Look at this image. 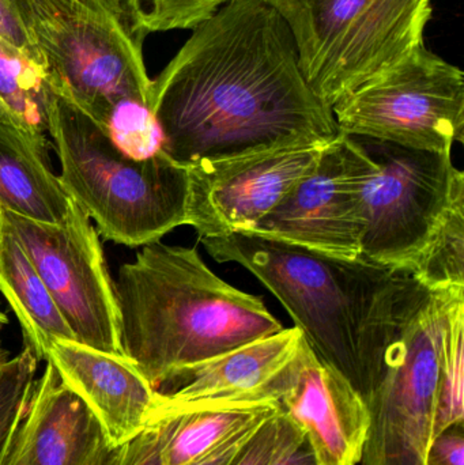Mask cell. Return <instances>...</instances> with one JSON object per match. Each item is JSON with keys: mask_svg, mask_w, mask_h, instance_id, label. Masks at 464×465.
Here are the masks:
<instances>
[{"mask_svg": "<svg viewBox=\"0 0 464 465\" xmlns=\"http://www.w3.org/2000/svg\"><path fill=\"white\" fill-rule=\"evenodd\" d=\"M464 422V297L449 309L441 343L433 437Z\"/></svg>", "mask_w": 464, "mask_h": 465, "instance_id": "obj_22", "label": "cell"}, {"mask_svg": "<svg viewBox=\"0 0 464 465\" xmlns=\"http://www.w3.org/2000/svg\"><path fill=\"white\" fill-rule=\"evenodd\" d=\"M409 272L428 290L464 289V191L455 196Z\"/></svg>", "mask_w": 464, "mask_h": 465, "instance_id": "obj_21", "label": "cell"}, {"mask_svg": "<svg viewBox=\"0 0 464 465\" xmlns=\"http://www.w3.org/2000/svg\"><path fill=\"white\" fill-rule=\"evenodd\" d=\"M166 429V420L150 423L124 444L108 445L93 465H163Z\"/></svg>", "mask_w": 464, "mask_h": 465, "instance_id": "obj_26", "label": "cell"}, {"mask_svg": "<svg viewBox=\"0 0 464 465\" xmlns=\"http://www.w3.org/2000/svg\"><path fill=\"white\" fill-rule=\"evenodd\" d=\"M326 146L285 147L188 168L187 225L199 238L252 231L315 168Z\"/></svg>", "mask_w": 464, "mask_h": 465, "instance_id": "obj_12", "label": "cell"}, {"mask_svg": "<svg viewBox=\"0 0 464 465\" xmlns=\"http://www.w3.org/2000/svg\"><path fill=\"white\" fill-rule=\"evenodd\" d=\"M288 25L299 67L332 108L424 44L432 0H267Z\"/></svg>", "mask_w": 464, "mask_h": 465, "instance_id": "obj_6", "label": "cell"}, {"mask_svg": "<svg viewBox=\"0 0 464 465\" xmlns=\"http://www.w3.org/2000/svg\"><path fill=\"white\" fill-rule=\"evenodd\" d=\"M108 445L94 415L46 362L0 465H93Z\"/></svg>", "mask_w": 464, "mask_h": 465, "instance_id": "obj_16", "label": "cell"}, {"mask_svg": "<svg viewBox=\"0 0 464 465\" xmlns=\"http://www.w3.org/2000/svg\"><path fill=\"white\" fill-rule=\"evenodd\" d=\"M331 109L345 135L451 153L464 136V74L422 44Z\"/></svg>", "mask_w": 464, "mask_h": 465, "instance_id": "obj_9", "label": "cell"}, {"mask_svg": "<svg viewBox=\"0 0 464 465\" xmlns=\"http://www.w3.org/2000/svg\"><path fill=\"white\" fill-rule=\"evenodd\" d=\"M0 38L43 67L40 56L10 0H0Z\"/></svg>", "mask_w": 464, "mask_h": 465, "instance_id": "obj_29", "label": "cell"}, {"mask_svg": "<svg viewBox=\"0 0 464 465\" xmlns=\"http://www.w3.org/2000/svg\"><path fill=\"white\" fill-rule=\"evenodd\" d=\"M48 74L35 60L0 38V112L37 143L49 146Z\"/></svg>", "mask_w": 464, "mask_h": 465, "instance_id": "obj_20", "label": "cell"}, {"mask_svg": "<svg viewBox=\"0 0 464 465\" xmlns=\"http://www.w3.org/2000/svg\"><path fill=\"white\" fill-rule=\"evenodd\" d=\"M3 221L32 262L75 341L123 355L114 282L100 237L71 199L62 223H44L2 210ZM124 357V355H123Z\"/></svg>", "mask_w": 464, "mask_h": 465, "instance_id": "obj_10", "label": "cell"}, {"mask_svg": "<svg viewBox=\"0 0 464 465\" xmlns=\"http://www.w3.org/2000/svg\"><path fill=\"white\" fill-rule=\"evenodd\" d=\"M304 341L299 328L251 341L225 354L187 366L155 387L150 423L201 410L275 406L278 376Z\"/></svg>", "mask_w": 464, "mask_h": 465, "instance_id": "obj_13", "label": "cell"}, {"mask_svg": "<svg viewBox=\"0 0 464 465\" xmlns=\"http://www.w3.org/2000/svg\"><path fill=\"white\" fill-rule=\"evenodd\" d=\"M294 430L296 426L275 412L258 429L232 465H269Z\"/></svg>", "mask_w": 464, "mask_h": 465, "instance_id": "obj_27", "label": "cell"}, {"mask_svg": "<svg viewBox=\"0 0 464 465\" xmlns=\"http://www.w3.org/2000/svg\"><path fill=\"white\" fill-rule=\"evenodd\" d=\"M8 324V317L7 314L3 313L2 311H0V331L3 330V328L5 327V325Z\"/></svg>", "mask_w": 464, "mask_h": 465, "instance_id": "obj_32", "label": "cell"}, {"mask_svg": "<svg viewBox=\"0 0 464 465\" xmlns=\"http://www.w3.org/2000/svg\"><path fill=\"white\" fill-rule=\"evenodd\" d=\"M269 465H321L304 434L296 428Z\"/></svg>", "mask_w": 464, "mask_h": 465, "instance_id": "obj_31", "label": "cell"}, {"mask_svg": "<svg viewBox=\"0 0 464 465\" xmlns=\"http://www.w3.org/2000/svg\"><path fill=\"white\" fill-rule=\"evenodd\" d=\"M270 418V417H269ZM266 420H258V422L252 423V425L247 426V428L240 430L239 433L234 434L231 439L226 440L223 444L220 447L212 450V452L207 455L202 456L198 460L193 461L190 465H232L233 461L239 458L242 450L247 447L248 442L251 441L253 436H255L258 429L266 422Z\"/></svg>", "mask_w": 464, "mask_h": 465, "instance_id": "obj_30", "label": "cell"}, {"mask_svg": "<svg viewBox=\"0 0 464 465\" xmlns=\"http://www.w3.org/2000/svg\"><path fill=\"white\" fill-rule=\"evenodd\" d=\"M349 136L362 158L359 193L364 232L359 259L409 271L464 191L463 172L455 168L451 153Z\"/></svg>", "mask_w": 464, "mask_h": 465, "instance_id": "obj_7", "label": "cell"}, {"mask_svg": "<svg viewBox=\"0 0 464 465\" xmlns=\"http://www.w3.org/2000/svg\"><path fill=\"white\" fill-rule=\"evenodd\" d=\"M5 361H7V355H5V352L3 351L2 347H0V369L5 365Z\"/></svg>", "mask_w": 464, "mask_h": 465, "instance_id": "obj_33", "label": "cell"}, {"mask_svg": "<svg viewBox=\"0 0 464 465\" xmlns=\"http://www.w3.org/2000/svg\"><path fill=\"white\" fill-rule=\"evenodd\" d=\"M48 135L65 193L94 221L104 240L136 248L187 225L190 169L163 150L130 157L105 128L54 90Z\"/></svg>", "mask_w": 464, "mask_h": 465, "instance_id": "obj_4", "label": "cell"}, {"mask_svg": "<svg viewBox=\"0 0 464 465\" xmlns=\"http://www.w3.org/2000/svg\"><path fill=\"white\" fill-rule=\"evenodd\" d=\"M2 223H3L2 209H0V232H2Z\"/></svg>", "mask_w": 464, "mask_h": 465, "instance_id": "obj_34", "label": "cell"}, {"mask_svg": "<svg viewBox=\"0 0 464 465\" xmlns=\"http://www.w3.org/2000/svg\"><path fill=\"white\" fill-rule=\"evenodd\" d=\"M123 355L158 387L169 376L283 330L262 297L215 275L198 249L142 246L114 281Z\"/></svg>", "mask_w": 464, "mask_h": 465, "instance_id": "obj_3", "label": "cell"}, {"mask_svg": "<svg viewBox=\"0 0 464 465\" xmlns=\"http://www.w3.org/2000/svg\"><path fill=\"white\" fill-rule=\"evenodd\" d=\"M220 262L255 275L291 314L321 362L367 401L387 351L427 287L409 271L341 259L250 232L201 237Z\"/></svg>", "mask_w": 464, "mask_h": 465, "instance_id": "obj_2", "label": "cell"}, {"mask_svg": "<svg viewBox=\"0 0 464 465\" xmlns=\"http://www.w3.org/2000/svg\"><path fill=\"white\" fill-rule=\"evenodd\" d=\"M362 158L341 134L315 168L252 231L341 259H359L364 218L360 203Z\"/></svg>", "mask_w": 464, "mask_h": 465, "instance_id": "obj_11", "label": "cell"}, {"mask_svg": "<svg viewBox=\"0 0 464 465\" xmlns=\"http://www.w3.org/2000/svg\"><path fill=\"white\" fill-rule=\"evenodd\" d=\"M464 289H425L387 351L365 401L370 428L362 465H424L433 439L441 343L449 309Z\"/></svg>", "mask_w": 464, "mask_h": 465, "instance_id": "obj_8", "label": "cell"}, {"mask_svg": "<svg viewBox=\"0 0 464 465\" xmlns=\"http://www.w3.org/2000/svg\"><path fill=\"white\" fill-rule=\"evenodd\" d=\"M0 292L18 319L25 346L38 361L46 360L54 341H75L45 284L5 221L0 232Z\"/></svg>", "mask_w": 464, "mask_h": 465, "instance_id": "obj_18", "label": "cell"}, {"mask_svg": "<svg viewBox=\"0 0 464 465\" xmlns=\"http://www.w3.org/2000/svg\"><path fill=\"white\" fill-rule=\"evenodd\" d=\"M193 32L150 92L161 150L174 163L193 168L341 135L267 0H234Z\"/></svg>", "mask_w": 464, "mask_h": 465, "instance_id": "obj_1", "label": "cell"}, {"mask_svg": "<svg viewBox=\"0 0 464 465\" xmlns=\"http://www.w3.org/2000/svg\"><path fill=\"white\" fill-rule=\"evenodd\" d=\"M45 361L92 411L109 444H124L150 425L157 392L127 358L59 339Z\"/></svg>", "mask_w": 464, "mask_h": 465, "instance_id": "obj_15", "label": "cell"}, {"mask_svg": "<svg viewBox=\"0 0 464 465\" xmlns=\"http://www.w3.org/2000/svg\"><path fill=\"white\" fill-rule=\"evenodd\" d=\"M109 135L133 158H146L161 150V134L149 103L124 101L109 119Z\"/></svg>", "mask_w": 464, "mask_h": 465, "instance_id": "obj_25", "label": "cell"}, {"mask_svg": "<svg viewBox=\"0 0 464 465\" xmlns=\"http://www.w3.org/2000/svg\"><path fill=\"white\" fill-rule=\"evenodd\" d=\"M49 82L101 127L124 101L150 104L144 35L123 0H10Z\"/></svg>", "mask_w": 464, "mask_h": 465, "instance_id": "obj_5", "label": "cell"}, {"mask_svg": "<svg viewBox=\"0 0 464 465\" xmlns=\"http://www.w3.org/2000/svg\"><path fill=\"white\" fill-rule=\"evenodd\" d=\"M48 149L0 112V209L38 223H64L71 199L52 172Z\"/></svg>", "mask_w": 464, "mask_h": 465, "instance_id": "obj_17", "label": "cell"}, {"mask_svg": "<svg viewBox=\"0 0 464 465\" xmlns=\"http://www.w3.org/2000/svg\"><path fill=\"white\" fill-rule=\"evenodd\" d=\"M38 360L29 347L0 369V461L35 384Z\"/></svg>", "mask_w": 464, "mask_h": 465, "instance_id": "obj_24", "label": "cell"}, {"mask_svg": "<svg viewBox=\"0 0 464 465\" xmlns=\"http://www.w3.org/2000/svg\"><path fill=\"white\" fill-rule=\"evenodd\" d=\"M272 406H231L188 412L166 420L163 465H190L226 440L277 412Z\"/></svg>", "mask_w": 464, "mask_h": 465, "instance_id": "obj_19", "label": "cell"}, {"mask_svg": "<svg viewBox=\"0 0 464 465\" xmlns=\"http://www.w3.org/2000/svg\"><path fill=\"white\" fill-rule=\"evenodd\" d=\"M278 412L296 426L321 465H357L370 428L364 398L302 341L281 371Z\"/></svg>", "mask_w": 464, "mask_h": 465, "instance_id": "obj_14", "label": "cell"}, {"mask_svg": "<svg viewBox=\"0 0 464 465\" xmlns=\"http://www.w3.org/2000/svg\"><path fill=\"white\" fill-rule=\"evenodd\" d=\"M139 35L196 29L234 0H123Z\"/></svg>", "mask_w": 464, "mask_h": 465, "instance_id": "obj_23", "label": "cell"}, {"mask_svg": "<svg viewBox=\"0 0 464 465\" xmlns=\"http://www.w3.org/2000/svg\"><path fill=\"white\" fill-rule=\"evenodd\" d=\"M424 465H464V422L433 437Z\"/></svg>", "mask_w": 464, "mask_h": 465, "instance_id": "obj_28", "label": "cell"}]
</instances>
